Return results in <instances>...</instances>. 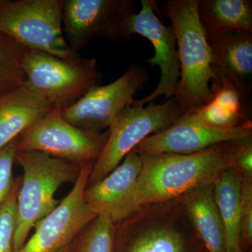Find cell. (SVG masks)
<instances>
[{"mask_svg":"<svg viewBox=\"0 0 252 252\" xmlns=\"http://www.w3.org/2000/svg\"><path fill=\"white\" fill-rule=\"evenodd\" d=\"M214 185L187 193L185 206L207 252H226L224 228L214 198Z\"/></svg>","mask_w":252,"mask_h":252,"instance_id":"e0dca14e","label":"cell"},{"mask_svg":"<svg viewBox=\"0 0 252 252\" xmlns=\"http://www.w3.org/2000/svg\"><path fill=\"white\" fill-rule=\"evenodd\" d=\"M241 179V248L245 252L252 243V185L251 181Z\"/></svg>","mask_w":252,"mask_h":252,"instance_id":"484cf974","label":"cell"},{"mask_svg":"<svg viewBox=\"0 0 252 252\" xmlns=\"http://www.w3.org/2000/svg\"><path fill=\"white\" fill-rule=\"evenodd\" d=\"M62 110L55 107L21 134L18 151L44 152L79 165L95 162L108 139V131L97 132L78 128L63 119Z\"/></svg>","mask_w":252,"mask_h":252,"instance_id":"ba28073f","label":"cell"},{"mask_svg":"<svg viewBox=\"0 0 252 252\" xmlns=\"http://www.w3.org/2000/svg\"><path fill=\"white\" fill-rule=\"evenodd\" d=\"M142 164L140 154L132 151L108 175L86 187L84 200L96 216L105 215L115 224L138 210L135 193Z\"/></svg>","mask_w":252,"mask_h":252,"instance_id":"4fadbf2b","label":"cell"},{"mask_svg":"<svg viewBox=\"0 0 252 252\" xmlns=\"http://www.w3.org/2000/svg\"><path fill=\"white\" fill-rule=\"evenodd\" d=\"M70 246L71 245H69V246L67 247L62 252H70Z\"/></svg>","mask_w":252,"mask_h":252,"instance_id":"83f0119b","label":"cell"},{"mask_svg":"<svg viewBox=\"0 0 252 252\" xmlns=\"http://www.w3.org/2000/svg\"><path fill=\"white\" fill-rule=\"evenodd\" d=\"M234 167L245 176V179L251 181L252 177V137L240 141L235 149Z\"/></svg>","mask_w":252,"mask_h":252,"instance_id":"4316f807","label":"cell"},{"mask_svg":"<svg viewBox=\"0 0 252 252\" xmlns=\"http://www.w3.org/2000/svg\"><path fill=\"white\" fill-rule=\"evenodd\" d=\"M114 225L105 215L96 217L73 240L70 252H113Z\"/></svg>","mask_w":252,"mask_h":252,"instance_id":"44dd1931","label":"cell"},{"mask_svg":"<svg viewBox=\"0 0 252 252\" xmlns=\"http://www.w3.org/2000/svg\"><path fill=\"white\" fill-rule=\"evenodd\" d=\"M216 79L229 80L244 96L250 92L252 79V34L234 32L209 41Z\"/></svg>","mask_w":252,"mask_h":252,"instance_id":"5bb4252c","label":"cell"},{"mask_svg":"<svg viewBox=\"0 0 252 252\" xmlns=\"http://www.w3.org/2000/svg\"><path fill=\"white\" fill-rule=\"evenodd\" d=\"M18 138L0 150V208L12 192L15 183L13 167L16 160Z\"/></svg>","mask_w":252,"mask_h":252,"instance_id":"d4e9b609","label":"cell"},{"mask_svg":"<svg viewBox=\"0 0 252 252\" xmlns=\"http://www.w3.org/2000/svg\"><path fill=\"white\" fill-rule=\"evenodd\" d=\"M94 163L82 165L70 192L51 213L36 223L34 234L16 252H62L97 217L84 198Z\"/></svg>","mask_w":252,"mask_h":252,"instance_id":"30bf717a","label":"cell"},{"mask_svg":"<svg viewBox=\"0 0 252 252\" xmlns=\"http://www.w3.org/2000/svg\"><path fill=\"white\" fill-rule=\"evenodd\" d=\"M135 14L132 0H64L63 34L78 53L97 38L126 41L130 39L129 26Z\"/></svg>","mask_w":252,"mask_h":252,"instance_id":"52a82bcc","label":"cell"},{"mask_svg":"<svg viewBox=\"0 0 252 252\" xmlns=\"http://www.w3.org/2000/svg\"><path fill=\"white\" fill-rule=\"evenodd\" d=\"M182 115L174 97L162 104L126 107L109 127L108 139L93 166L87 187L108 175L144 139L165 130Z\"/></svg>","mask_w":252,"mask_h":252,"instance_id":"5b68a950","label":"cell"},{"mask_svg":"<svg viewBox=\"0 0 252 252\" xmlns=\"http://www.w3.org/2000/svg\"><path fill=\"white\" fill-rule=\"evenodd\" d=\"M64 0H0V34L27 49L74 63L86 61L71 49L63 31Z\"/></svg>","mask_w":252,"mask_h":252,"instance_id":"277c9868","label":"cell"},{"mask_svg":"<svg viewBox=\"0 0 252 252\" xmlns=\"http://www.w3.org/2000/svg\"><path fill=\"white\" fill-rule=\"evenodd\" d=\"M113 252H202L180 232L170 227H152L137 232L115 233Z\"/></svg>","mask_w":252,"mask_h":252,"instance_id":"d6986e66","label":"cell"},{"mask_svg":"<svg viewBox=\"0 0 252 252\" xmlns=\"http://www.w3.org/2000/svg\"><path fill=\"white\" fill-rule=\"evenodd\" d=\"M22 178L15 180L11 195L0 208V252H15L14 238L16 223V204Z\"/></svg>","mask_w":252,"mask_h":252,"instance_id":"7402d4cb","label":"cell"},{"mask_svg":"<svg viewBox=\"0 0 252 252\" xmlns=\"http://www.w3.org/2000/svg\"><path fill=\"white\" fill-rule=\"evenodd\" d=\"M198 0H169L162 5L177 38L180 79L174 98L182 114H190L212 100L210 83L216 79L212 50L198 14Z\"/></svg>","mask_w":252,"mask_h":252,"instance_id":"7a4b0ae2","label":"cell"},{"mask_svg":"<svg viewBox=\"0 0 252 252\" xmlns=\"http://www.w3.org/2000/svg\"><path fill=\"white\" fill-rule=\"evenodd\" d=\"M129 32L147 38L153 44L155 54L146 62L160 68L161 75L155 90L147 97L134 99L132 105L143 107L158 96L175 97L180 79V64L177 38L172 26H165L156 14L153 1L141 0V9L131 20Z\"/></svg>","mask_w":252,"mask_h":252,"instance_id":"8fae6325","label":"cell"},{"mask_svg":"<svg viewBox=\"0 0 252 252\" xmlns=\"http://www.w3.org/2000/svg\"><path fill=\"white\" fill-rule=\"evenodd\" d=\"M55 107L22 86L0 97V150Z\"/></svg>","mask_w":252,"mask_h":252,"instance_id":"9a60e30c","label":"cell"},{"mask_svg":"<svg viewBox=\"0 0 252 252\" xmlns=\"http://www.w3.org/2000/svg\"><path fill=\"white\" fill-rule=\"evenodd\" d=\"M212 83V102L233 112L246 114L243 102L244 95L229 80L220 77Z\"/></svg>","mask_w":252,"mask_h":252,"instance_id":"cb8c5ba5","label":"cell"},{"mask_svg":"<svg viewBox=\"0 0 252 252\" xmlns=\"http://www.w3.org/2000/svg\"><path fill=\"white\" fill-rule=\"evenodd\" d=\"M23 68V86L62 109L75 103L94 86H100L103 77L94 59L74 64L35 50L27 49Z\"/></svg>","mask_w":252,"mask_h":252,"instance_id":"8992f818","label":"cell"},{"mask_svg":"<svg viewBox=\"0 0 252 252\" xmlns=\"http://www.w3.org/2000/svg\"><path fill=\"white\" fill-rule=\"evenodd\" d=\"M252 125L230 128L212 127L182 114L171 126L144 139L132 152L138 154L198 153L222 142H234L252 137Z\"/></svg>","mask_w":252,"mask_h":252,"instance_id":"7c38bea8","label":"cell"},{"mask_svg":"<svg viewBox=\"0 0 252 252\" xmlns=\"http://www.w3.org/2000/svg\"><path fill=\"white\" fill-rule=\"evenodd\" d=\"M26 51V48L9 36L0 35V97L23 85Z\"/></svg>","mask_w":252,"mask_h":252,"instance_id":"ffe728a7","label":"cell"},{"mask_svg":"<svg viewBox=\"0 0 252 252\" xmlns=\"http://www.w3.org/2000/svg\"><path fill=\"white\" fill-rule=\"evenodd\" d=\"M240 141L222 142L195 154H140L142 168L135 193L137 210L214 185L223 172L234 167Z\"/></svg>","mask_w":252,"mask_h":252,"instance_id":"6da1fadb","label":"cell"},{"mask_svg":"<svg viewBox=\"0 0 252 252\" xmlns=\"http://www.w3.org/2000/svg\"><path fill=\"white\" fill-rule=\"evenodd\" d=\"M16 160L23 176L16 204L15 252L23 248L36 223L59 205L55 193L64 184L75 182L83 165L34 151L17 150Z\"/></svg>","mask_w":252,"mask_h":252,"instance_id":"3957f363","label":"cell"},{"mask_svg":"<svg viewBox=\"0 0 252 252\" xmlns=\"http://www.w3.org/2000/svg\"><path fill=\"white\" fill-rule=\"evenodd\" d=\"M149 77L145 69L132 64L117 80L94 86L75 103L63 109V119L78 128L101 132L132 104Z\"/></svg>","mask_w":252,"mask_h":252,"instance_id":"9c48e42d","label":"cell"},{"mask_svg":"<svg viewBox=\"0 0 252 252\" xmlns=\"http://www.w3.org/2000/svg\"><path fill=\"white\" fill-rule=\"evenodd\" d=\"M241 177L233 167L214 183V198L224 228L226 252H244L241 248Z\"/></svg>","mask_w":252,"mask_h":252,"instance_id":"ac0fdd59","label":"cell"},{"mask_svg":"<svg viewBox=\"0 0 252 252\" xmlns=\"http://www.w3.org/2000/svg\"><path fill=\"white\" fill-rule=\"evenodd\" d=\"M190 114L199 122L220 128H230L245 124V113H238L220 107L210 101L203 107Z\"/></svg>","mask_w":252,"mask_h":252,"instance_id":"603a6c76","label":"cell"},{"mask_svg":"<svg viewBox=\"0 0 252 252\" xmlns=\"http://www.w3.org/2000/svg\"><path fill=\"white\" fill-rule=\"evenodd\" d=\"M0 35H1V34H0Z\"/></svg>","mask_w":252,"mask_h":252,"instance_id":"f1b7e54d","label":"cell"},{"mask_svg":"<svg viewBox=\"0 0 252 252\" xmlns=\"http://www.w3.org/2000/svg\"><path fill=\"white\" fill-rule=\"evenodd\" d=\"M198 14L208 41L234 32L252 34L250 0H198Z\"/></svg>","mask_w":252,"mask_h":252,"instance_id":"2e32d148","label":"cell"}]
</instances>
